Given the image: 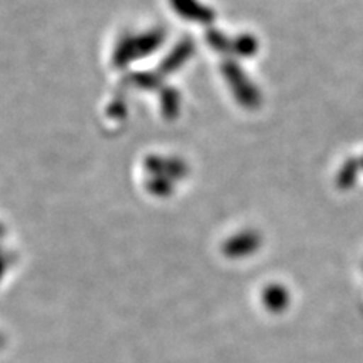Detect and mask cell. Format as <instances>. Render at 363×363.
<instances>
[{
  "label": "cell",
  "mask_w": 363,
  "mask_h": 363,
  "mask_svg": "<svg viewBox=\"0 0 363 363\" xmlns=\"http://www.w3.org/2000/svg\"><path fill=\"white\" fill-rule=\"evenodd\" d=\"M221 73L233 99L238 101V105H241L248 111H255L262 105V93H260V89L233 58L223 62Z\"/></svg>",
  "instance_id": "obj_1"
},
{
  "label": "cell",
  "mask_w": 363,
  "mask_h": 363,
  "mask_svg": "<svg viewBox=\"0 0 363 363\" xmlns=\"http://www.w3.org/2000/svg\"><path fill=\"white\" fill-rule=\"evenodd\" d=\"M176 6L180 11V14L191 20L206 23V25H211L215 20L213 11L209 6L200 4L199 0H176Z\"/></svg>",
  "instance_id": "obj_2"
},
{
  "label": "cell",
  "mask_w": 363,
  "mask_h": 363,
  "mask_svg": "<svg viewBox=\"0 0 363 363\" xmlns=\"http://www.w3.org/2000/svg\"><path fill=\"white\" fill-rule=\"evenodd\" d=\"M259 52V40L252 33H240L232 38V55L238 58H252Z\"/></svg>",
  "instance_id": "obj_3"
},
{
  "label": "cell",
  "mask_w": 363,
  "mask_h": 363,
  "mask_svg": "<svg viewBox=\"0 0 363 363\" xmlns=\"http://www.w3.org/2000/svg\"><path fill=\"white\" fill-rule=\"evenodd\" d=\"M208 37L213 50L232 55V38L227 37L225 33H223L221 30H211Z\"/></svg>",
  "instance_id": "obj_4"
}]
</instances>
